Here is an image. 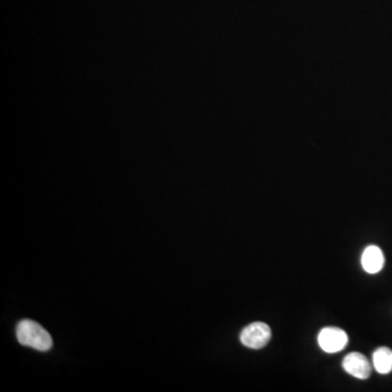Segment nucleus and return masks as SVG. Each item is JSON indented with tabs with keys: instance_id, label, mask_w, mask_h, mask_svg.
Returning <instances> with one entry per match:
<instances>
[{
	"instance_id": "obj_1",
	"label": "nucleus",
	"mask_w": 392,
	"mask_h": 392,
	"mask_svg": "<svg viewBox=\"0 0 392 392\" xmlns=\"http://www.w3.org/2000/svg\"><path fill=\"white\" fill-rule=\"evenodd\" d=\"M17 338L22 345L33 348L37 351L46 352L52 347V339L48 331L40 323L30 319L20 321L17 327Z\"/></svg>"
},
{
	"instance_id": "obj_2",
	"label": "nucleus",
	"mask_w": 392,
	"mask_h": 392,
	"mask_svg": "<svg viewBox=\"0 0 392 392\" xmlns=\"http://www.w3.org/2000/svg\"><path fill=\"white\" fill-rule=\"evenodd\" d=\"M271 338V327L265 323H253L247 326L240 335L241 343L250 349L266 347Z\"/></svg>"
},
{
	"instance_id": "obj_3",
	"label": "nucleus",
	"mask_w": 392,
	"mask_h": 392,
	"mask_svg": "<svg viewBox=\"0 0 392 392\" xmlns=\"http://www.w3.org/2000/svg\"><path fill=\"white\" fill-rule=\"evenodd\" d=\"M348 335L338 327H325L319 335V345L326 353H337L348 345Z\"/></svg>"
},
{
	"instance_id": "obj_4",
	"label": "nucleus",
	"mask_w": 392,
	"mask_h": 392,
	"mask_svg": "<svg viewBox=\"0 0 392 392\" xmlns=\"http://www.w3.org/2000/svg\"><path fill=\"white\" fill-rule=\"evenodd\" d=\"M343 367L348 374L359 379H367L372 374L369 360L359 352H352L343 359Z\"/></svg>"
},
{
	"instance_id": "obj_5",
	"label": "nucleus",
	"mask_w": 392,
	"mask_h": 392,
	"mask_svg": "<svg viewBox=\"0 0 392 392\" xmlns=\"http://www.w3.org/2000/svg\"><path fill=\"white\" fill-rule=\"evenodd\" d=\"M385 265V256L383 251L376 245H369L364 250L362 254V266L366 273H379Z\"/></svg>"
},
{
	"instance_id": "obj_6",
	"label": "nucleus",
	"mask_w": 392,
	"mask_h": 392,
	"mask_svg": "<svg viewBox=\"0 0 392 392\" xmlns=\"http://www.w3.org/2000/svg\"><path fill=\"white\" fill-rule=\"evenodd\" d=\"M373 364L379 374H389L392 371V350L381 347L376 350L373 355Z\"/></svg>"
}]
</instances>
